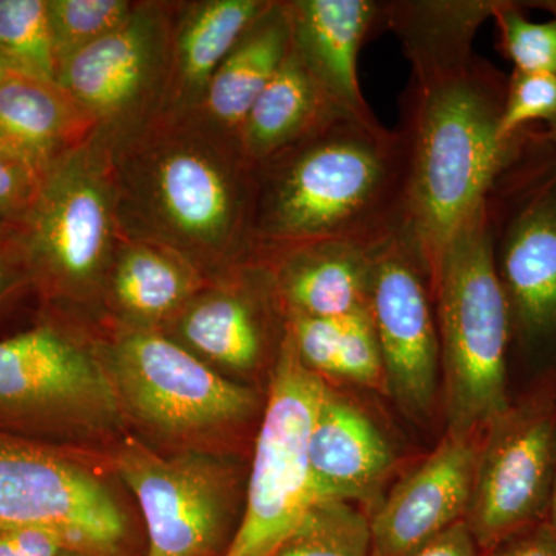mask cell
I'll return each mask as SVG.
<instances>
[{"label": "cell", "mask_w": 556, "mask_h": 556, "mask_svg": "<svg viewBox=\"0 0 556 556\" xmlns=\"http://www.w3.org/2000/svg\"><path fill=\"white\" fill-rule=\"evenodd\" d=\"M407 174L397 129L340 113L254 167L252 254L328 240L378 247L405 225Z\"/></svg>", "instance_id": "6da1fadb"}, {"label": "cell", "mask_w": 556, "mask_h": 556, "mask_svg": "<svg viewBox=\"0 0 556 556\" xmlns=\"http://www.w3.org/2000/svg\"><path fill=\"white\" fill-rule=\"evenodd\" d=\"M108 149L124 239L182 257H251L254 166L217 130L164 126L127 131Z\"/></svg>", "instance_id": "7a4b0ae2"}, {"label": "cell", "mask_w": 556, "mask_h": 556, "mask_svg": "<svg viewBox=\"0 0 556 556\" xmlns=\"http://www.w3.org/2000/svg\"><path fill=\"white\" fill-rule=\"evenodd\" d=\"M397 131L407 153L405 229L433 269L453 233L484 200L511 141L497 137L507 76L477 53L412 68Z\"/></svg>", "instance_id": "3957f363"}, {"label": "cell", "mask_w": 556, "mask_h": 556, "mask_svg": "<svg viewBox=\"0 0 556 556\" xmlns=\"http://www.w3.org/2000/svg\"><path fill=\"white\" fill-rule=\"evenodd\" d=\"M448 431L479 437L510 405V314L493 265L484 200L430 273Z\"/></svg>", "instance_id": "277c9868"}, {"label": "cell", "mask_w": 556, "mask_h": 556, "mask_svg": "<svg viewBox=\"0 0 556 556\" xmlns=\"http://www.w3.org/2000/svg\"><path fill=\"white\" fill-rule=\"evenodd\" d=\"M484 207L511 346L556 358V148L546 130L518 135Z\"/></svg>", "instance_id": "5b68a950"}, {"label": "cell", "mask_w": 556, "mask_h": 556, "mask_svg": "<svg viewBox=\"0 0 556 556\" xmlns=\"http://www.w3.org/2000/svg\"><path fill=\"white\" fill-rule=\"evenodd\" d=\"M300 358L288 327L278 348L249 479L247 510L223 556H273L320 501L309 468V438L327 393Z\"/></svg>", "instance_id": "8992f818"}, {"label": "cell", "mask_w": 556, "mask_h": 556, "mask_svg": "<svg viewBox=\"0 0 556 556\" xmlns=\"http://www.w3.org/2000/svg\"><path fill=\"white\" fill-rule=\"evenodd\" d=\"M14 229L31 268L58 287H87L108 269L123 236L100 138L91 137L51 164Z\"/></svg>", "instance_id": "52a82bcc"}, {"label": "cell", "mask_w": 556, "mask_h": 556, "mask_svg": "<svg viewBox=\"0 0 556 556\" xmlns=\"http://www.w3.org/2000/svg\"><path fill=\"white\" fill-rule=\"evenodd\" d=\"M556 478V371L485 428L466 522L479 552L547 518Z\"/></svg>", "instance_id": "ba28073f"}, {"label": "cell", "mask_w": 556, "mask_h": 556, "mask_svg": "<svg viewBox=\"0 0 556 556\" xmlns=\"http://www.w3.org/2000/svg\"><path fill=\"white\" fill-rule=\"evenodd\" d=\"M367 309L387 393L405 415L427 419L437 405L441 346L430 269L405 226L372 251Z\"/></svg>", "instance_id": "9c48e42d"}, {"label": "cell", "mask_w": 556, "mask_h": 556, "mask_svg": "<svg viewBox=\"0 0 556 556\" xmlns=\"http://www.w3.org/2000/svg\"><path fill=\"white\" fill-rule=\"evenodd\" d=\"M56 533L67 552L124 556L127 521L108 486L42 450L0 441V530Z\"/></svg>", "instance_id": "30bf717a"}, {"label": "cell", "mask_w": 556, "mask_h": 556, "mask_svg": "<svg viewBox=\"0 0 556 556\" xmlns=\"http://www.w3.org/2000/svg\"><path fill=\"white\" fill-rule=\"evenodd\" d=\"M115 387L131 412L170 434L197 433L247 419L257 399L164 336L131 331L113 348Z\"/></svg>", "instance_id": "8fae6325"}, {"label": "cell", "mask_w": 556, "mask_h": 556, "mask_svg": "<svg viewBox=\"0 0 556 556\" xmlns=\"http://www.w3.org/2000/svg\"><path fill=\"white\" fill-rule=\"evenodd\" d=\"M169 62V31L160 7H135L126 21L62 62L56 84L110 139L137 129L163 83Z\"/></svg>", "instance_id": "7c38bea8"}, {"label": "cell", "mask_w": 556, "mask_h": 556, "mask_svg": "<svg viewBox=\"0 0 556 556\" xmlns=\"http://www.w3.org/2000/svg\"><path fill=\"white\" fill-rule=\"evenodd\" d=\"M116 466L148 527L146 556H217L228 506L225 479L214 464L199 456H159L131 442Z\"/></svg>", "instance_id": "4fadbf2b"}, {"label": "cell", "mask_w": 556, "mask_h": 556, "mask_svg": "<svg viewBox=\"0 0 556 556\" xmlns=\"http://www.w3.org/2000/svg\"><path fill=\"white\" fill-rule=\"evenodd\" d=\"M116 387L78 343L50 327L0 342V409L112 416Z\"/></svg>", "instance_id": "5bb4252c"}, {"label": "cell", "mask_w": 556, "mask_h": 556, "mask_svg": "<svg viewBox=\"0 0 556 556\" xmlns=\"http://www.w3.org/2000/svg\"><path fill=\"white\" fill-rule=\"evenodd\" d=\"M481 437L447 431L434 452L391 489L369 515L375 556H407L466 521Z\"/></svg>", "instance_id": "9a60e30c"}, {"label": "cell", "mask_w": 556, "mask_h": 556, "mask_svg": "<svg viewBox=\"0 0 556 556\" xmlns=\"http://www.w3.org/2000/svg\"><path fill=\"white\" fill-rule=\"evenodd\" d=\"M376 247L314 241L252 254L266 270L291 317H345L367 308Z\"/></svg>", "instance_id": "2e32d148"}, {"label": "cell", "mask_w": 556, "mask_h": 556, "mask_svg": "<svg viewBox=\"0 0 556 556\" xmlns=\"http://www.w3.org/2000/svg\"><path fill=\"white\" fill-rule=\"evenodd\" d=\"M292 47L340 108L375 115L362 94L357 60L365 40L382 28L376 0H292L287 2Z\"/></svg>", "instance_id": "e0dca14e"}, {"label": "cell", "mask_w": 556, "mask_h": 556, "mask_svg": "<svg viewBox=\"0 0 556 556\" xmlns=\"http://www.w3.org/2000/svg\"><path fill=\"white\" fill-rule=\"evenodd\" d=\"M393 463V450L371 417L328 388L309 438L311 478L318 501L372 500Z\"/></svg>", "instance_id": "ac0fdd59"}, {"label": "cell", "mask_w": 556, "mask_h": 556, "mask_svg": "<svg viewBox=\"0 0 556 556\" xmlns=\"http://www.w3.org/2000/svg\"><path fill=\"white\" fill-rule=\"evenodd\" d=\"M93 135V124L56 83L13 72L0 84V148L38 174Z\"/></svg>", "instance_id": "d6986e66"}, {"label": "cell", "mask_w": 556, "mask_h": 556, "mask_svg": "<svg viewBox=\"0 0 556 556\" xmlns=\"http://www.w3.org/2000/svg\"><path fill=\"white\" fill-rule=\"evenodd\" d=\"M292 49L287 2H270L229 51L208 83L203 105L211 127L240 144L249 110Z\"/></svg>", "instance_id": "ffe728a7"}, {"label": "cell", "mask_w": 556, "mask_h": 556, "mask_svg": "<svg viewBox=\"0 0 556 556\" xmlns=\"http://www.w3.org/2000/svg\"><path fill=\"white\" fill-rule=\"evenodd\" d=\"M345 112L292 47L287 61L249 110L240 131L241 152L249 164L258 166Z\"/></svg>", "instance_id": "44dd1931"}, {"label": "cell", "mask_w": 556, "mask_h": 556, "mask_svg": "<svg viewBox=\"0 0 556 556\" xmlns=\"http://www.w3.org/2000/svg\"><path fill=\"white\" fill-rule=\"evenodd\" d=\"M495 5L496 0H393L382 2V27L401 40L412 68L456 64L475 53V36Z\"/></svg>", "instance_id": "7402d4cb"}, {"label": "cell", "mask_w": 556, "mask_h": 556, "mask_svg": "<svg viewBox=\"0 0 556 556\" xmlns=\"http://www.w3.org/2000/svg\"><path fill=\"white\" fill-rule=\"evenodd\" d=\"M269 0L193 3L175 36V93L182 108L201 104L212 76Z\"/></svg>", "instance_id": "603a6c76"}, {"label": "cell", "mask_w": 556, "mask_h": 556, "mask_svg": "<svg viewBox=\"0 0 556 556\" xmlns=\"http://www.w3.org/2000/svg\"><path fill=\"white\" fill-rule=\"evenodd\" d=\"M112 266L116 303L141 320L169 316L190 298L195 287L189 260L150 241L121 240Z\"/></svg>", "instance_id": "cb8c5ba5"}, {"label": "cell", "mask_w": 556, "mask_h": 556, "mask_svg": "<svg viewBox=\"0 0 556 556\" xmlns=\"http://www.w3.org/2000/svg\"><path fill=\"white\" fill-rule=\"evenodd\" d=\"M179 331L201 354L237 371L254 368L265 350L262 314L241 289L214 292L193 303Z\"/></svg>", "instance_id": "d4e9b609"}, {"label": "cell", "mask_w": 556, "mask_h": 556, "mask_svg": "<svg viewBox=\"0 0 556 556\" xmlns=\"http://www.w3.org/2000/svg\"><path fill=\"white\" fill-rule=\"evenodd\" d=\"M273 556H375L369 515L343 501H324Z\"/></svg>", "instance_id": "484cf974"}, {"label": "cell", "mask_w": 556, "mask_h": 556, "mask_svg": "<svg viewBox=\"0 0 556 556\" xmlns=\"http://www.w3.org/2000/svg\"><path fill=\"white\" fill-rule=\"evenodd\" d=\"M0 51L17 72L56 83L47 0H0Z\"/></svg>", "instance_id": "4316f807"}, {"label": "cell", "mask_w": 556, "mask_h": 556, "mask_svg": "<svg viewBox=\"0 0 556 556\" xmlns=\"http://www.w3.org/2000/svg\"><path fill=\"white\" fill-rule=\"evenodd\" d=\"M47 5L56 68L119 27L135 9L126 0H47Z\"/></svg>", "instance_id": "83f0119b"}, {"label": "cell", "mask_w": 556, "mask_h": 556, "mask_svg": "<svg viewBox=\"0 0 556 556\" xmlns=\"http://www.w3.org/2000/svg\"><path fill=\"white\" fill-rule=\"evenodd\" d=\"M522 2L496 0L492 20L501 53L514 70L556 75V20L533 22L522 13Z\"/></svg>", "instance_id": "f1b7e54d"}, {"label": "cell", "mask_w": 556, "mask_h": 556, "mask_svg": "<svg viewBox=\"0 0 556 556\" xmlns=\"http://www.w3.org/2000/svg\"><path fill=\"white\" fill-rule=\"evenodd\" d=\"M556 119V75L514 70L507 79L506 100L501 113L497 137L511 141L536 123Z\"/></svg>", "instance_id": "f546056e"}, {"label": "cell", "mask_w": 556, "mask_h": 556, "mask_svg": "<svg viewBox=\"0 0 556 556\" xmlns=\"http://www.w3.org/2000/svg\"><path fill=\"white\" fill-rule=\"evenodd\" d=\"M336 376L387 393L382 353L367 308L345 317Z\"/></svg>", "instance_id": "4dcf8cb0"}, {"label": "cell", "mask_w": 556, "mask_h": 556, "mask_svg": "<svg viewBox=\"0 0 556 556\" xmlns=\"http://www.w3.org/2000/svg\"><path fill=\"white\" fill-rule=\"evenodd\" d=\"M42 175L0 148V218L16 225L38 193Z\"/></svg>", "instance_id": "1f68e13d"}, {"label": "cell", "mask_w": 556, "mask_h": 556, "mask_svg": "<svg viewBox=\"0 0 556 556\" xmlns=\"http://www.w3.org/2000/svg\"><path fill=\"white\" fill-rule=\"evenodd\" d=\"M67 551L60 535L36 527L0 530V556H60Z\"/></svg>", "instance_id": "d6a6232c"}, {"label": "cell", "mask_w": 556, "mask_h": 556, "mask_svg": "<svg viewBox=\"0 0 556 556\" xmlns=\"http://www.w3.org/2000/svg\"><path fill=\"white\" fill-rule=\"evenodd\" d=\"M479 556H556V540L547 519H544Z\"/></svg>", "instance_id": "836d02e7"}, {"label": "cell", "mask_w": 556, "mask_h": 556, "mask_svg": "<svg viewBox=\"0 0 556 556\" xmlns=\"http://www.w3.org/2000/svg\"><path fill=\"white\" fill-rule=\"evenodd\" d=\"M481 552L477 546L470 529L466 521L457 522L450 527L447 532L442 533L426 546L417 548L407 556H479Z\"/></svg>", "instance_id": "e575fe53"}, {"label": "cell", "mask_w": 556, "mask_h": 556, "mask_svg": "<svg viewBox=\"0 0 556 556\" xmlns=\"http://www.w3.org/2000/svg\"><path fill=\"white\" fill-rule=\"evenodd\" d=\"M547 522L551 526L552 533H554L556 540V478L554 482V489H552L551 503H548Z\"/></svg>", "instance_id": "d590c367"}, {"label": "cell", "mask_w": 556, "mask_h": 556, "mask_svg": "<svg viewBox=\"0 0 556 556\" xmlns=\"http://www.w3.org/2000/svg\"><path fill=\"white\" fill-rule=\"evenodd\" d=\"M17 72L16 67H14L13 62L5 56V54L0 51V84L3 83L11 73Z\"/></svg>", "instance_id": "8d00e7d4"}, {"label": "cell", "mask_w": 556, "mask_h": 556, "mask_svg": "<svg viewBox=\"0 0 556 556\" xmlns=\"http://www.w3.org/2000/svg\"><path fill=\"white\" fill-rule=\"evenodd\" d=\"M527 5H532L533 9L546 10L556 20V0H540V2H527Z\"/></svg>", "instance_id": "74e56055"}, {"label": "cell", "mask_w": 556, "mask_h": 556, "mask_svg": "<svg viewBox=\"0 0 556 556\" xmlns=\"http://www.w3.org/2000/svg\"><path fill=\"white\" fill-rule=\"evenodd\" d=\"M9 265H7L5 258L0 255V292L5 289L7 283H9Z\"/></svg>", "instance_id": "f35d334b"}, {"label": "cell", "mask_w": 556, "mask_h": 556, "mask_svg": "<svg viewBox=\"0 0 556 556\" xmlns=\"http://www.w3.org/2000/svg\"><path fill=\"white\" fill-rule=\"evenodd\" d=\"M10 229V223H7L5 219L0 218V247H2L3 243H7V241H9Z\"/></svg>", "instance_id": "ab89813d"}, {"label": "cell", "mask_w": 556, "mask_h": 556, "mask_svg": "<svg viewBox=\"0 0 556 556\" xmlns=\"http://www.w3.org/2000/svg\"><path fill=\"white\" fill-rule=\"evenodd\" d=\"M544 130H546L548 139H551L552 144L556 148V119L552 121L551 124H547L546 129Z\"/></svg>", "instance_id": "60d3db41"}, {"label": "cell", "mask_w": 556, "mask_h": 556, "mask_svg": "<svg viewBox=\"0 0 556 556\" xmlns=\"http://www.w3.org/2000/svg\"><path fill=\"white\" fill-rule=\"evenodd\" d=\"M60 556H84V555L75 554V552L65 551L64 554H61Z\"/></svg>", "instance_id": "b9f144b4"}]
</instances>
